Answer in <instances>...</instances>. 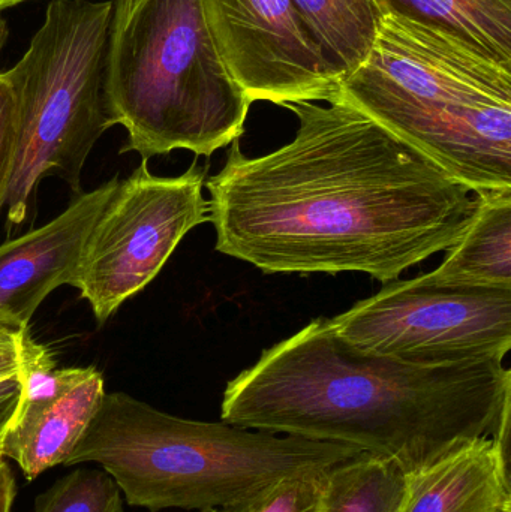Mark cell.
Returning a JSON list of instances; mask_svg holds the SVG:
<instances>
[{
  "instance_id": "6da1fadb",
  "label": "cell",
  "mask_w": 511,
  "mask_h": 512,
  "mask_svg": "<svg viewBox=\"0 0 511 512\" xmlns=\"http://www.w3.org/2000/svg\"><path fill=\"white\" fill-rule=\"evenodd\" d=\"M291 102L296 135L248 158L234 141L206 180L216 251L263 273H365L383 283L470 227L479 197L336 96Z\"/></svg>"
},
{
  "instance_id": "7a4b0ae2",
  "label": "cell",
  "mask_w": 511,
  "mask_h": 512,
  "mask_svg": "<svg viewBox=\"0 0 511 512\" xmlns=\"http://www.w3.org/2000/svg\"><path fill=\"white\" fill-rule=\"evenodd\" d=\"M503 361L417 366L360 351L317 318L228 382L225 423L351 445L407 474L510 426Z\"/></svg>"
},
{
  "instance_id": "3957f363",
  "label": "cell",
  "mask_w": 511,
  "mask_h": 512,
  "mask_svg": "<svg viewBox=\"0 0 511 512\" xmlns=\"http://www.w3.org/2000/svg\"><path fill=\"white\" fill-rule=\"evenodd\" d=\"M336 96L474 194L511 191V66L453 33L384 14Z\"/></svg>"
},
{
  "instance_id": "277c9868",
  "label": "cell",
  "mask_w": 511,
  "mask_h": 512,
  "mask_svg": "<svg viewBox=\"0 0 511 512\" xmlns=\"http://www.w3.org/2000/svg\"><path fill=\"white\" fill-rule=\"evenodd\" d=\"M363 454L225 423L185 420L125 393H105L63 466L98 463L131 507L225 510L281 478L323 471Z\"/></svg>"
},
{
  "instance_id": "5b68a950",
  "label": "cell",
  "mask_w": 511,
  "mask_h": 512,
  "mask_svg": "<svg viewBox=\"0 0 511 512\" xmlns=\"http://www.w3.org/2000/svg\"><path fill=\"white\" fill-rule=\"evenodd\" d=\"M111 123L141 161L212 156L245 131L252 102L228 71L201 0H114L105 54Z\"/></svg>"
},
{
  "instance_id": "8992f818",
  "label": "cell",
  "mask_w": 511,
  "mask_h": 512,
  "mask_svg": "<svg viewBox=\"0 0 511 512\" xmlns=\"http://www.w3.org/2000/svg\"><path fill=\"white\" fill-rule=\"evenodd\" d=\"M113 2L53 0L20 60L0 77L14 113L15 159L8 230L29 219L45 177L75 195L95 144L113 126L105 98V54Z\"/></svg>"
},
{
  "instance_id": "52a82bcc",
  "label": "cell",
  "mask_w": 511,
  "mask_h": 512,
  "mask_svg": "<svg viewBox=\"0 0 511 512\" xmlns=\"http://www.w3.org/2000/svg\"><path fill=\"white\" fill-rule=\"evenodd\" d=\"M329 322L354 348L417 366L504 361L511 349V289L398 279Z\"/></svg>"
},
{
  "instance_id": "ba28073f",
  "label": "cell",
  "mask_w": 511,
  "mask_h": 512,
  "mask_svg": "<svg viewBox=\"0 0 511 512\" xmlns=\"http://www.w3.org/2000/svg\"><path fill=\"white\" fill-rule=\"evenodd\" d=\"M206 170L176 177L150 173L149 161L119 182L87 237L71 286L105 324L164 268L189 231L209 222Z\"/></svg>"
},
{
  "instance_id": "9c48e42d",
  "label": "cell",
  "mask_w": 511,
  "mask_h": 512,
  "mask_svg": "<svg viewBox=\"0 0 511 512\" xmlns=\"http://www.w3.org/2000/svg\"><path fill=\"white\" fill-rule=\"evenodd\" d=\"M207 26L249 101L330 102L342 75L291 0H201Z\"/></svg>"
},
{
  "instance_id": "30bf717a",
  "label": "cell",
  "mask_w": 511,
  "mask_h": 512,
  "mask_svg": "<svg viewBox=\"0 0 511 512\" xmlns=\"http://www.w3.org/2000/svg\"><path fill=\"white\" fill-rule=\"evenodd\" d=\"M119 182L114 176L75 195L68 209L44 227L0 245V313L29 325L54 289L72 285L87 237Z\"/></svg>"
},
{
  "instance_id": "8fae6325",
  "label": "cell",
  "mask_w": 511,
  "mask_h": 512,
  "mask_svg": "<svg viewBox=\"0 0 511 512\" xmlns=\"http://www.w3.org/2000/svg\"><path fill=\"white\" fill-rule=\"evenodd\" d=\"M509 466L491 438L468 442L408 474L402 512H511Z\"/></svg>"
},
{
  "instance_id": "7c38bea8",
  "label": "cell",
  "mask_w": 511,
  "mask_h": 512,
  "mask_svg": "<svg viewBox=\"0 0 511 512\" xmlns=\"http://www.w3.org/2000/svg\"><path fill=\"white\" fill-rule=\"evenodd\" d=\"M104 394L101 372L90 366L89 373L59 399L17 411L0 456L14 460L29 481L63 465L95 417Z\"/></svg>"
},
{
  "instance_id": "4fadbf2b",
  "label": "cell",
  "mask_w": 511,
  "mask_h": 512,
  "mask_svg": "<svg viewBox=\"0 0 511 512\" xmlns=\"http://www.w3.org/2000/svg\"><path fill=\"white\" fill-rule=\"evenodd\" d=\"M470 227L440 267L417 279L440 288L511 289V191L480 194Z\"/></svg>"
},
{
  "instance_id": "5bb4252c",
  "label": "cell",
  "mask_w": 511,
  "mask_h": 512,
  "mask_svg": "<svg viewBox=\"0 0 511 512\" xmlns=\"http://www.w3.org/2000/svg\"><path fill=\"white\" fill-rule=\"evenodd\" d=\"M381 14H396L453 33L511 66V0H375Z\"/></svg>"
},
{
  "instance_id": "9a60e30c",
  "label": "cell",
  "mask_w": 511,
  "mask_h": 512,
  "mask_svg": "<svg viewBox=\"0 0 511 512\" xmlns=\"http://www.w3.org/2000/svg\"><path fill=\"white\" fill-rule=\"evenodd\" d=\"M342 78L365 60L381 14L375 0H291Z\"/></svg>"
},
{
  "instance_id": "2e32d148",
  "label": "cell",
  "mask_w": 511,
  "mask_h": 512,
  "mask_svg": "<svg viewBox=\"0 0 511 512\" xmlns=\"http://www.w3.org/2000/svg\"><path fill=\"white\" fill-rule=\"evenodd\" d=\"M407 490L401 466L363 453L329 469L323 512H402Z\"/></svg>"
},
{
  "instance_id": "e0dca14e",
  "label": "cell",
  "mask_w": 511,
  "mask_h": 512,
  "mask_svg": "<svg viewBox=\"0 0 511 512\" xmlns=\"http://www.w3.org/2000/svg\"><path fill=\"white\" fill-rule=\"evenodd\" d=\"M35 512H125L122 492L108 472L75 469L36 498Z\"/></svg>"
},
{
  "instance_id": "ac0fdd59",
  "label": "cell",
  "mask_w": 511,
  "mask_h": 512,
  "mask_svg": "<svg viewBox=\"0 0 511 512\" xmlns=\"http://www.w3.org/2000/svg\"><path fill=\"white\" fill-rule=\"evenodd\" d=\"M327 472L308 471L281 478L224 512H323Z\"/></svg>"
},
{
  "instance_id": "d6986e66",
  "label": "cell",
  "mask_w": 511,
  "mask_h": 512,
  "mask_svg": "<svg viewBox=\"0 0 511 512\" xmlns=\"http://www.w3.org/2000/svg\"><path fill=\"white\" fill-rule=\"evenodd\" d=\"M6 38H8V27H6L3 17H0V51L3 50ZM14 159L15 126L11 95H9L5 81L0 77V212L5 207L6 198H8Z\"/></svg>"
},
{
  "instance_id": "ffe728a7",
  "label": "cell",
  "mask_w": 511,
  "mask_h": 512,
  "mask_svg": "<svg viewBox=\"0 0 511 512\" xmlns=\"http://www.w3.org/2000/svg\"><path fill=\"white\" fill-rule=\"evenodd\" d=\"M27 325L0 313V376L18 373L17 337Z\"/></svg>"
},
{
  "instance_id": "44dd1931",
  "label": "cell",
  "mask_w": 511,
  "mask_h": 512,
  "mask_svg": "<svg viewBox=\"0 0 511 512\" xmlns=\"http://www.w3.org/2000/svg\"><path fill=\"white\" fill-rule=\"evenodd\" d=\"M20 397L21 382L18 373L0 376V447L17 414Z\"/></svg>"
},
{
  "instance_id": "7402d4cb",
  "label": "cell",
  "mask_w": 511,
  "mask_h": 512,
  "mask_svg": "<svg viewBox=\"0 0 511 512\" xmlns=\"http://www.w3.org/2000/svg\"><path fill=\"white\" fill-rule=\"evenodd\" d=\"M17 484L8 463L0 457V512H12Z\"/></svg>"
},
{
  "instance_id": "603a6c76",
  "label": "cell",
  "mask_w": 511,
  "mask_h": 512,
  "mask_svg": "<svg viewBox=\"0 0 511 512\" xmlns=\"http://www.w3.org/2000/svg\"><path fill=\"white\" fill-rule=\"evenodd\" d=\"M27 2V0H0V11L2 9L11 8V6L20 5V3Z\"/></svg>"
},
{
  "instance_id": "cb8c5ba5",
  "label": "cell",
  "mask_w": 511,
  "mask_h": 512,
  "mask_svg": "<svg viewBox=\"0 0 511 512\" xmlns=\"http://www.w3.org/2000/svg\"><path fill=\"white\" fill-rule=\"evenodd\" d=\"M201 512H224L222 510H207V511H201Z\"/></svg>"
},
{
  "instance_id": "d4e9b609",
  "label": "cell",
  "mask_w": 511,
  "mask_h": 512,
  "mask_svg": "<svg viewBox=\"0 0 511 512\" xmlns=\"http://www.w3.org/2000/svg\"><path fill=\"white\" fill-rule=\"evenodd\" d=\"M0 17H2V14H0Z\"/></svg>"
}]
</instances>
